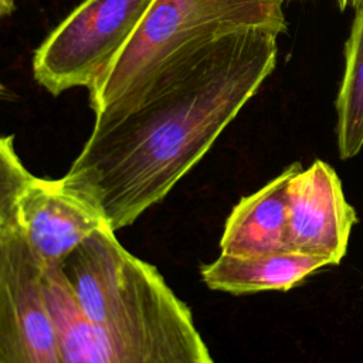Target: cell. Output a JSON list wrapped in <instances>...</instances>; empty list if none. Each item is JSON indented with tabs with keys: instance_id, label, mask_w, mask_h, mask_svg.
<instances>
[{
	"instance_id": "6da1fadb",
	"label": "cell",
	"mask_w": 363,
	"mask_h": 363,
	"mask_svg": "<svg viewBox=\"0 0 363 363\" xmlns=\"http://www.w3.org/2000/svg\"><path fill=\"white\" fill-rule=\"evenodd\" d=\"M277 33L244 27L186 45L136 92L95 113L62 179L116 231L132 224L208 152L277 62Z\"/></svg>"
},
{
	"instance_id": "7a4b0ae2",
	"label": "cell",
	"mask_w": 363,
	"mask_h": 363,
	"mask_svg": "<svg viewBox=\"0 0 363 363\" xmlns=\"http://www.w3.org/2000/svg\"><path fill=\"white\" fill-rule=\"evenodd\" d=\"M43 286L64 363H216L190 309L108 227L43 268Z\"/></svg>"
},
{
	"instance_id": "3957f363",
	"label": "cell",
	"mask_w": 363,
	"mask_h": 363,
	"mask_svg": "<svg viewBox=\"0 0 363 363\" xmlns=\"http://www.w3.org/2000/svg\"><path fill=\"white\" fill-rule=\"evenodd\" d=\"M244 27L286 30L282 0H152L138 27L88 86L94 112L129 96L176 52Z\"/></svg>"
},
{
	"instance_id": "277c9868",
	"label": "cell",
	"mask_w": 363,
	"mask_h": 363,
	"mask_svg": "<svg viewBox=\"0 0 363 363\" xmlns=\"http://www.w3.org/2000/svg\"><path fill=\"white\" fill-rule=\"evenodd\" d=\"M150 3L84 0L35 50V81L52 95L89 86L129 40Z\"/></svg>"
},
{
	"instance_id": "5b68a950",
	"label": "cell",
	"mask_w": 363,
	"mask_h": 363,
	"mask_svg": "<svg viewBox=\"0 0 363 363\" xmlns=\"http://www.w3.org/2000/svg\"><path fill=\"white\" fill-rule=\"evenodd\" d=\"M0 363H64L43 267L18 224H0Z\"/></svg>"
},
{
	"instance_id": "8992f818",
	"label": "cell",
	"mask_w": 363,
	"mask_h": 363,
	"mask_svg": "<svg viewBox=\"0 0 363 363\" xmlns=\"http://www.w3.org/2000/svg\"><path fill=\"white\" fill-rule=\"evenodd\" d=\"M357 217L335 169L315 160L299 169L286 187V250L337 265Z\"/></svg>"
},
{
	"instance_id": "52a82bcc",
	"label": "cell",
	"mask_w": 363,
	"mask_h": 363,
	"mask_svg": "<svg viewBox=\"0 0 363 363\" xmlns=\"http://www.w3.org/2000/svg\"><path fill=\"white\" fill-rule=\"evenodd\" d=\"M17 224L43 268L60 265L91 234L108 227L96 211L65 191L60 179L35 176L17 201Z\"/></svg>"
},
{
	"instance_id": "ba28073f",
	"label": "cell",
	"mask_w": 363,
	"mask_h": 363,
	"mask_svg": "<svg viewBox=\"0 0 363 363\" xmlns=\"http://www.w3.org/2000/svg\"><path fill=\"white\" fill-rule=\"evenodd\" d=\"M301 163L289 164L255 193L242 197L225 220L221 254L259 257L286 250V187Z\"/></svg>"
},
{
	"instance_id": "9c48e42d",
	"label": "cell",
	"mask_w": 363,
	"mask_h": 363,
	"mask_svg": "<svg viewBox=\"0 0 363 363\" xmlns=\"http://www.w3.org/2000/svg\"><path fill=\"white\" fill-rule=\"evenodd\" d=\"M325 267H333V264L325 258L296 252L259 257L221 254L216 261L201 267V278L210 289L233 295L265 291L286 292Z\"/></svg>"
},
{
	"instance_id": "30bf717a",
	"label": "cell",
	"mask_w": 363,
	"mask_h": 363,
	"mask_svg": "<svg viewBox=\"0 0 363 363\" xmlns=\"http://www.w3.org/2000/svg\"><path fill=\"white\" fill-rule=\"evenodd\" d=\"M337 147L340 159L363 147V3L356 9L345 44V71L336 98Z\"/></svg>"
},
{
	"instance_id": "8fae6325",
	"label": "cell",
	"mask_w": 363,
	"mask_h": 363,
	"mask_svg": "<svg viewBox=\"0 0 363 363\" xmlns=\"http://www.w3.org/2000/svg\"><path fill=\"white\" fill-rule=\"evenodd\" d=\"M33 174L13 147V136H0V224H17V201Z\"/></svg>"
},
{
	"instance_id": "7c38bea8",
	"label": "cell",
	"mask_w": 363,
	"mask_h": 363,
	"mask_svg": "<svg viewBox=\"0 0 363 363\" xmlns=\"http://www.w3.org/2000/svg\"><path fill=\"white\" fill-rule=\"evenodd\" d=\"M14 6H16V0H0V17L10 14Z\"/></svg>"
},
{
	"instance_id": "4fadbf2b",
	"label": "cell",
	"mask_w": 363,
	"mask_h": 363,
	"mask_svg": "<svg viewBox=\"0 0 363 363\" xmlns=\"http://www.w3.org/2000/svg\"><path fill=\"white\" fill-rule=\"evenodd\" d=\"M339 3V7L342 10H345L347 6H353V7H357L360 3H363V0H337Z\"/></svg>"
},
{
	"instance_id": "5bb4252c",
	"label": "cell",
	"mask_w": 363,
	"mask_h": 363,
	"mask_svg": "<svg viewBox=\"0 0 363 363\" xmlns=\"http://www.w3.org/2000/svg\"><path fill=\"white\" fill-rule=\"evenodd\" d=\"M0 89H1V86H0Z\"/></svg>"
},
{
	"instance_id": "9a60e30c",
	"label": "cell",
	"mask_w": 363,
	"mask_h": 363,
	"mask_svg": "<svg viewBox=\"0 0 363 363\" xmlns=\"http://www.w3.org/2000/svg\"><path fill=\"white\" fill-rule=\"evenodd\" d=\"M282 1H284V0H282Z\"/></svg>"
}]
</instances>
